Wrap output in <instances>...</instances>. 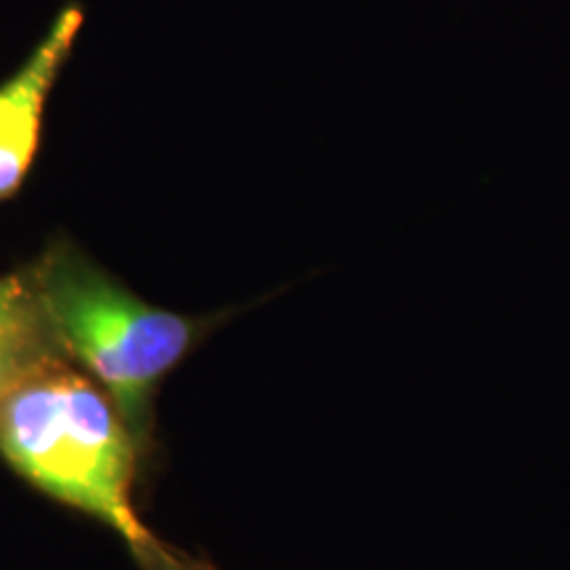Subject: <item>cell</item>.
Listing matches in <instances>:
<instances>
[{
    "instance_id": "6da1fadb",
    "label": "cell",
    "mask_w": 570,
    "mask_h": 570,
    "mask_svg": "<svg viewBox=\"0 0 570 570\" xmlns=\"http://www.w3.org/2000/svg\"><path fill=\"white\" fill-rule=\"evenodd\" d=\"M0 458L46 497L111 529L130 552L154 539L132 502L138 446L109 394L63 352L6 396Z\"/></svg>"
},
{
    "instance_id": "3957f363",
    "label": "cell",
    "mask_w": 570,
    "mask_h": 570,
    "mask_svg": "<svg viewBox=\"0 0 570 570\" xmlns=\"http://www.w3.org/2000/svg\"><path fill=\"white\" fill-rule=\"evenodd\" d=\"M82 21L80 6H63L27 61L0 82V204L17 196L30 175L40 151L48 98L69 61Z\"/></svg>"
},
{
    "instance_id": "277c9868",
    "label": "cell",
    "mask_w": 570,
    "mask_h": 570,
    "mask_svg": "<svg viewBox=\"0 0 570 570\" xmlns=\"http://www.w3.org/2000/svg\"><path fill=\"white\" fill-rule=\"evenodd\" d=\"M56 352L63 348L56 344L24 269L0 275V407L21 377Z\"/></svg>"
},
{
    "instance_id": "5b68a950",
    "label": "cell",
    "mask_w": 570,
    "mask_h": 570,
    "mask_svg": "<svg viewBox=\"0 0 570 570\" xmlns=\"http://www.w3.org/2000/svg\"><path fill=\"white\" fill-rule=\"evenodd\" d=\"M132 558L138 560L140 570H219L209 560L177 550L173 544H164L159 537L132 550Z\"/></svg>"
},
{
    "instance_id": "7a4b0ae2",
    "label": "cell",
    "mask_w": 570,
    "mask_h": 570,
    "mask_svg": "<svg viewBox=\"0 0 570 570\" xmlns=\"http://www.w3.org/2000/svg\"><path fill=\"white\" fill-rule=\"evenodd\" d=\"M24 273L56 344L109 394L146 462L156 391L214 320L142 302L69 238H53Z\"/></svg>"
}]
</instances>
